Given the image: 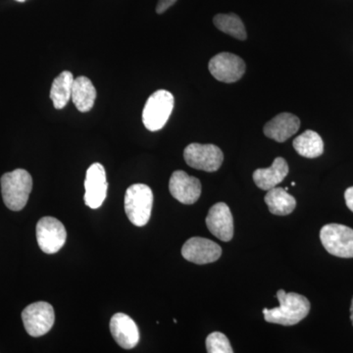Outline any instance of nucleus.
<instances>
[{
    "mask_svg": "<svg viewBox=\"0 0 353 353\" xmlns=\"http://www.w3.org/2000/svg\"><path fill=\"white\" fill-rule=\"evenodd\" d=\"M276 296L280 305L275 308L263 309L266 322L283 326H294L303 321L310 311V303L301 294L279 290Z\"/></svg>",
    "mask_w": 353,
    "mask_h": 353,
    "instance_id": "1",
    "label": "nucleus"
},
{
    "mask_svg": "<svg viewBox=\"0 0 353 353\" xmlns=\"http://www.w3.org/2000/svg\"><path fill=\"white\" fill-rule=\"evenodd\" d=\"M1 194L6 208L12 211H20L29 201L32 189V179L29 172L16 169L4 174L0 179Z\"/></svg>",
    "mask_w": 353,
    "mask_h": 353,
    "instance_id": "2",
    "label": "nucleus"
},
{
    "mask_svg": "<svg viewBox=\"0 0 353 353\" xmlns=\"http://www.w3.org/2000/svg\"><path fill=\"white\" fill-rule=\"evenodd\" d=\"M125 211L134 226L148 224L153 205L152 190L145 183H134L128 188L125 194Z\"/></svg>",
    "mask_w": 353,
    "mask_h": 353,
    "instance_id": "3",
    "label": "nucleus"
},
{
    "mask_svg": "<svg viewBox=\"0 0 353 353\" xmlns=\"http://www.w3.org/2000/svg\"><path fill=\"white\" fill-rule=\"evenodd\" d=\"M173 109V94L168 90H157L146 101L143 111V125L148 131H159L168 122Z\"/></svg>",
    "mask_w": 353,
    "mask_h": 353,
    "instance_id": "4",
    "label": "nucleus"
},
{
    "mask_svg": "<svg viewBox=\"0 0 353 353\" xmlns=\"http://www.w3.org/2000/svg\"><path fill=\"white\" fill-rule=\"evenodd\" d=\"M320 239L325 250L341 259L353 257V230L341 224H328L320 232Z\"/></svg>",
    "mask_w": 353,
    "mask_h": 353,
    "instance_id": "5",
    "label": "nucleus"
},
{
    "mask_svg": "<svg viewBox=\"0 0 353 353\" xmlns=\"http://www.w3.org/2000/svg\"><path fill=\"white\" fill-rule=\"evenodd\" d=\"M22 320L27 333L39 338L52 328L55 321L54 309L44 301L30 304L23 310Z\"/></svg>",
    "mask_w": 353,
    "mask_h": 353,
    "instance_id": "6",
    "label": "nucleus"
},
{
    "mask_svg": "<svg viewBox=\"0 0 353 353\" xmlns=\"http://www.w3.org/2000/svg\"><path fill=\"white\" fill-rule=\"evenodd\" d=\"M183 158L185 163L192 168L210 173L220 169L224 161V154L218 146L201 143L188 145L183 152Z\"/></svg>",
    "mask_w": 353,
    "mask_h": 353,
    "instance_id": "7",
    "label": "nucleus"
},
{
    "mask_svg": "<svg viewBox=\"0 0 353 353\" xmlns=\"http://www.w3.org/2000/svg\"><path fill=\"white\" fill-rule=\"evenodd\" d=\"M66 229L57 218L43 217L37 224V241L46 254L59 252L66 243Z\"/></svg>",
    "mask_w": 353,
    "mask_h": 353,
    "instance_id": "8",
    "label": "nucleus"
},
{
    "mask_svg": "<svg viewBox=\"0 0 353 353\" xmlns=\"http://www.w3.org/2000/svg\"><path fill=\"white\" fill-rule=\"evenodd\" d=\"M211 75L223 83H234L245 75V63L238 55L222 52L211 58L208 65Z\"/></svg>",
    "mask_w": 353,
    "mask_h": 353,
    "instance_id": "9",
    "label": "nucleus"
},
{
    "mask_svg": "<svg viewBox=\"0 0 353 353\" xmlns=\"http://www.w3.org/2000/svg\"><path fill=\"white\" fill-rule=\"evenodd\" d=\"M85 203L90 208H101L108 196L106 172L101 163L92 164L88 169L85 180Z\"/></svg>",
    "mask_w": 353,
    "mask_h": 353,
    "instance_id": "10",
    "label": "nucleus"
},
{
    "mask_svg": "<svg viewBox=\"0 0 353 353\" xmlns=\"http://www.w3.org/2000/svg\"><path fill=\"white\" fill-rule=\"evenodd\" d=\"M222 254V248L208 239L194 236L185 241L183 245V259L192 263L203 265L217 261Z\"/></svg>",
    "mask_w": 353,
    "mask_h": 353,
    "instance_id": "11",
    "label": "nucleus"
},
{
    "mask_svg": "<svg viewBox=\"0 0 353 353\" xmlns=\"http://www.w3.org/2000/svg\"><path fill=\"white\" fill-rule=\"evenodd\" d=\"M169 190L174 199L183 204H194L201 194V183L196 176L188 175L185 171H175L172 174Z\"/></svg>",
    "mask_w": 353,
    "mask_h": 353,
    "instance_id": "12",
    "label": "nucleus"
},
{
    "mask_svg": "<svg viewBox=\"0 0 353 353\" xmlns=\"http://www.w3.org/2000/svg\"><path fill=\"white\" fill-rule=\"evenodd\" d=\"M206 225L211 234L223 241H230L234 236V219L229 206L224 202L216 203L209 210Z\"/></svg>",
    "mask_w": 353,
    "mask_h": 353,
    "instance_id": "13",
    "label": "nucleus"
},
{
    "mask_svg": "<svg viewBox=\"0 0 353 353\" xmlns=\"http://www.w3.org/2000/svg\"><path fill=\"white\" fill-rule=\"evenodd\" d=\"M110 331L114 340L125 350H132L139 343L138 326L130 316L124 313L113 315L110 321Z\"/></svg>",
    "mask_w": 353,
    "mask_h": 353,
    "instance_id": "14",
    "label": "nucleus"
},
{
    "mask_svg": "<svg viewBox=\"0 0 353 353\" xmlns=\"http://www.w3.org/2000/svg\"><path fill=\"white\" fill-rule=\"evenodd\" d=\"M301 127V120L294 114L281 113L269 121L264 126V134L267 138L278 143H284L290 137L296 134Z\"/></svg>",
    "mask_w": 353,
    "mask_h": 353,
    "instance_id": "15",
    "label": "nucleus"
},
{
    "mask_svg": "<svg viewBox=\"0 0 353 353\" xmlns=\"http://www.w3.org/2000/svg\"><path fill=\"white\" fill-rule=\"evenodd\" d=\"M289 165L283 157H277L269 168L257 169L253 173V181L259 189L269 190L285 180L289 174Z\"/></svg>",
    "mask_w": 353,
    "mask_h": 353,
    "instance_id": "16",
    "label": "nucleus"
},
{
    "mask_svg": "<svg viewBox=\"0 0 353 353\" xmlns=\"http://www.w3.org/2000/svg\"><path fill=\"white\" fill-rule=\"evenodd\" d=\"M97 90L94 83L85 76L74 80L71 99L80 112H88L94 105Z\"/></svg>",
    "mask_w": 353,
    "mask_h": 353,
    "instance_id": "17",
    "label": "nucleus"
},
{
    "mask_svg": "<svg viewBox=\"0 0 353 353\" xmlns=\"http://www.w3.org/2000/svg\"><path fill=\"white\" fill-rule=\"evenodd\" d=\"M265 202L272 214L289 215L294 210L296 201L283 188H273L265 196Z\"/></svg>",
    "mask_w": 353,
    "mask_h": 353,
    "instance_id": "18",
    "label": "nucleus"
},
{
    "mask_svg": "<svg viewBox=\"0 0 353 353\" xmlns=\"http://www.w3.org/2000/svg\"><path fill=\"white\" fill-rule=\"evenodd\" d=\"M73 74L64 71L53 81L50 88V99L57 109L64 108L72 97V88L74 83Z\"/></svg>",
    "mask_w": 353,
    "mask_h": 353,
    "instance_id": "19",
    "label": "nucleus"
},
{
    "mask_svg": "<svg viewBox=\"0 0 353 353\" xmlns=\"http://www.w3.org/2000/svg\"><path fill=\"white\" fill-rule=\"evenodd\" d=\"M292 145L299 155L306 158L319 157L324 152V143L321 137L311 130L294 139Z\"/></svg>",
    "mask_w": 353,
    "mask_h": 353,
    "instance_id": "20",
    "label": "nucleus"
},
{
    "mask_svg": "<svg viewBox=\"0 0 353 353\" xmlns=\"http://www.w3.org/2000/svg\"><path fill=\"white\" fill-rule=\"evenodd\" d=\"M213 22L218 30L234 39L245 41L248 37L243 21L236 14H218L213 19Z\"/></svg>",
    "mask_w": 353,
    "mask_h": 353,
    "instance_id": "21",
    "label": "nucleus"
},
{
    "mask_svg": "<svg viewBox=\"0 0 353 353\" xmlns=\"http://www.w3.org/2000/svg\"><path fill=\"white\" fill-rule=\"evenodd\" d=\"M206 350L209 353H233L229 340L220 332L209 334L206 339Z\"/></svg>",
    "mask_w": 353,
    "mask_h": 353,
    "instance_id": "22",
    "label": "nucleus"
},
{
    "mask_svg": "<svg viewBox=\"0 0 353 353\" xmlns=\"http://www.w3.org/2000/svg\"><path fill=\"white\" fill-rule=\"evenodd\" d=\"M176 0H159L157 6V12L158 14L164 13L165 11L168 10L171 6L175 4Z\"/></svg>",
    "mask_w": 353,
    "mask_h": 353,
    "instance_id": "23",
    "label": "nucleus"
},
{
    "mask_svg": "<svg viewBox=\"0 0 353 353\" xmlns=\"http://www.w3.org/2000/svg\"><path fill=\"white\" fill-rule=\"evenodd\" d=\"M345 199L347 208L353 212V187L348 188V189L345 190Z\"/></svg>",
    "mask_w": 353,
    "mask_h": 353,
    "instance_id": "24",
    "label": "nucleus"
},
{
    "mask_svg": "<svg viewBox=\"0 0 353 353\" xmlns=\"http://www.w3.org/2000/svg\"><path fill=\"white\" fill-rule=\"evenodd\" d=\"M350 320H352L353 325V299L352 301V306H350Z\"/></svg>",
    "mask_w": 353,
    "mask_h": 353,
    "instance_id": "25",
    "label": "nucleus"
},
{
    "mask_svg": "<svg viewBox=\"0 0 353 353\" xmlns=\"http://www.w3.org/2000/svg\"><path fill=\"white\" fill-rule=\"evenodd\" d=\"M292 187H294V185H296V183L292 182Z\"/></svg>",
    "mask_w": 353,
    "mask_h": 353,
    "instance_id": "26",
    "label": "nucleus"
},
{
    "mask_svg": "<svg viewBox=\"0 0 353 353\" xmlns=\"http://www.w3.org/2000/svg\"><path fill=\"white\" fill-rule=\"evenodd\" d=\"M17 1H19V2H24L25 0H17Z\"/></svg>",
    "mask_w": 353,
    "mask_h": 353,
    "instance_id": "27",
    "label": "nucleus"
}]
</instances>
